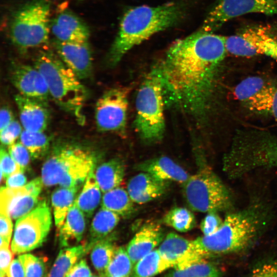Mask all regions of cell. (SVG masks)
Instances as JSON below:
<instances>
[{
	"label": "cell",
	"instance_id": "51",
	"mask_svg": "<svg viewBox=\"0 0 277 277\" xmlns=\"http://www.w3.org/2000/svg\"><path fill=\"white\" fill-rule=\"evenodd\" d=\"M100 276H101V277H105V276L104 275H101Z\"/></svg>",
	"mask_w": 277,
	"mask_h": 277
},
{
	"label": "cell",
	"instance_id": "10",
	"mask_svg": "<svg viewBox=\"0 0 277 277\" xmlns=\"http://www.w3.org/2000/svg\"><path fill=\"white\" fill-rule=\"evenodd\" d=\"M227 52L238 56L265 55L277 61V34L267 26H247L226 37Z\"/></svg>",
	"mask_w": 277,
	"mask_h": 277
},
{
	"label": "cell",
	"instance_id": "4",
	"mask_svg": "<svg viewBox=\"0 0 277 277\" xmlns=\"http://www.w3.org/2000/svg\"><path fill=\"white\" fill-rule=\"evenodd\" d=\"M34 67L44 77L55 102L83 124L85 118L83 111L87 92L75 73L50 51L39 53Z\"/></svg>",
	"mask_w": 277,
	"mask_h": 277
},
{
	"label": "cell",
	"instance_id": "47",
	"mask_svg": "<svg viewBox=\"0 0 277 277\" xmlns=\"http://www.w3.org/2000/svg\"><path fill=\"white\" fill-rule=\"evenodd\" d=\"M14 119L11 111L6 107H3L0 111V130L9 125Z\"/></svg>",
	"mask_w": 277,
	"mask_h": 277
},
{
	"label": "cell",
	"instance_id": "20",
	"mask_svg": "<svg viewBox=\"0 0 277 277\" xmlns=\"http://www.w3.org/2000/svg\"><path fill=\"white\" fill-rule=\"evenodd\" d=\"M135 169L166 182L174 181L184 184L190 176L182 167L167 156L146 160L137 164Z\"/></svg>",
	"mask_w": 277,
	"mask_h": 277
},
{
	"label": "cell",
	"instance_id": "39",
	"mask_svg": "<svg viewBox=\"0 0 277 277\" xmlns=\"http://www.w3.org/2000/svg\"><path fill=\"white\" fill-rule=\"evenodd\" d=\"M22 124L14 120L9 125L0 130V139L2 144L9 146L21 136L23 131Z\"/></svg>",
	"mask_w": 277,
	"mask_h": 277
},
{
	"label": "cell",
	"instance_id": "48",
	"mask_svg": "<svg viewBox=\"0 0 277 277\" xmlns=\"http://www.w3.org/2000/svg\"><path fill=\"white\" fill-rule=\"evenodd\" d=\"M269 113H270L271 115L277 121V87H276L275 89V90L273 94Z\"/></svg>",
	"mask_w": 277,
	"mask_h": 277
},
{
	"label": "cell",
	"instance_id": "36",
	"mask_svg": "<svg viewBox=\"0 0 277 277\" xmlns=\"http://www.w3.org/2000/svg\"><path fill=\"white\" fill-rule=\"evenodd\" d=\"M21 261L25 272L26 277H44L45 266L43 260L30 253L19 255Z\"/></svg>",
	"mask_w": 277,
	"mask_h": 277
},
{
	"label": "cell",
	"instance_id": "18",
	"mask_svg": "<svg viewBox=\"0 0 277 277\" xmlns=\"http://www.w3.org/2000/svg\"><path fill=\"white\" fill-rule=\"evenodd\" d=\"M164 239V230L159 224L151 222L144 225L135 233L126 247L133 265L155 249Z\"/></svg>",
	"mask_w": 277,
	"mask_h": 277
},
{
	"label": "cell",
	"instance_id": "16",
	"mask_svg": "<svg viewBox=\"0 0 277 277\" xmlns=\"http://www.w3.org/2000/svg\"><path fill=\"white\" fill-rule=\"evenodd\" d=\"M14 100L24 129L44 132L49 121V113L45 103L21 94L16 95Z\"/></svg>",
	"mask_w": 277,
	"mask_h": 277
},
{
	"label": "cell",
	"instance_id": "26",
	"mask_svg": "<svg viewBox=\"0 0 277 277\" xmlns=\"http://www.w3.org/2000/svg\"><path fill=\"white\" fill-rule=\"evenodd\" d=\"M38 70L34 66L18 64L12 66L10 78L19 94L35 99V86Z\"/></svg>",
	"mask_w": 277,
	"mask_h": 277
},
{
	"label": "cell",
	"instance_id": "15",
	"mask_svg": "<svg viewBox=\"0 0 277 277\" xmlns=\"http://www.w3.org/2000/svg\"><path fill=\"white\" fill-rule=\"evenodd\" d=\"M50 30L56 40L62 42H87L90 37L86 24L68 10L61 11L55 16L51 21Z\"/></svg>",
	"mask_w": 277,
	"mask_h": 277
},
{
	"label": "cell",
	"instance_id": "24",
	"mask_svg": "<svg viewBox=\"0 0 277 277\" xmlns=\"http://www.w3.org/2000/svg\"><path fill=\"white\" fill-rule=\"evenodd\" d=\"M121 216L101 207L94 216L89 231V240L87 243L91 248L98 241L108 236L118 224Z\"/></svg>",
	"mask_w": 277,
	"mask_h": 277
},
{
	"label": "cell",
	"instance_id": "12",
	"mask_svg": "<svg viewBox=\"0 0 277 277\" xmlns=\"http://www.w3.org/2000/svg\"><path fill=\"white\" fill-rule=\"evenodd\" d=\"M128 92L127 87L114 88L98 99L95 107V119L100 131L125 132Z\"/></svg>",
	"mask_w": 277,
	"mask_h": 277
},
{
	"label": "cell",
	"instance_id": "32",
	"mask_svg": "<svg viewBox=\"0 0 277 277\" xmlns=\"http://www.w3.org/2000/svg\"><path fill=\"white\" fill-rule=\"evenodd\" d=\"M115 236L108 235L97 242L91 249V260L93 266L100 275L105 273L117 247Z\"/></svg>",
	"mask_w": 277,
	"mask_h": 277
},
{
	"label": "cell",
	"instance_id": "25",
	"mask_svg": "<svg viewBox=\"0 0 277 277\" xmlns=\"http://www.w3.org/2000/svg\"><path fill=\"white\" fill-rule=\"evenodd\" d=\"M101 191L93 170L87 178L82 191L74 203L86 216L90 217L100 203Z\"/></svg>",
	"mask_w": 277,
	"mask_h": 277
},
{
	"label": "cell",
	"instance_id": "45",
	"mask_svg": "<svg viewBox=\"0 0 277 277\" xmlns=\"http://www.w3.org/2000/svg\"><path fill=\"white\" fill-rule=\"evenodd\" d=\"M27 179L23 171L16 172L7 178L6 185L9 188H18L25 186Z\"/></svg>",
	"mask_w": 277,
	"mask_h": 277
},
{
	"label": "cell",
	"instance_id": "23",
	"mask_svg": "<svg viewBox=\"0 0 277 277\" xmlns=\"http://www.w3.org/2000/svg\"><path fill=\"white\" fill-rule=\"evenodd\" d=\"M91 248L87 242L62 249L47 277H66L68 272Z\"/></svg>",
	"mask_w": 277,
	"mask_h": 277
},
{
	"label": "cell",
	"instance_id": "34",
	"mask_svg": "<svg viewBox=\"0 0 277 277\" xmlns=\"http://www.w3.org/2000/svg\"><path fill=\"white\" fill-rule=\"evenodd\" d=\"M20 142L26 147L31 156L39 159L47 152L49 146V139L42 131H31L23 130Z\"/></svg>",
	"mask_w": 277,
	"mask_h": 277
},
{
	"label": "cell",
	"instance_id": "35",
	"mask_svg": "<svg viewBox=\"0 0 277 277\" xmlns=\"http://www.w3.org/2000/svg\"><path fill=\"white\" fill-rule=\"evenodd\" d=\"M133 266L126 248L123 246L118 247L116 248L113 257L104 274L106 276L130 277L132 272Z\"/></svg>",
	"mask_w": 277,
	"mask_h": 277
},
{
	"label": "cell",
	"instance_id": "21",
	"mask_svg": "<svg viewBox=\"0 0 277 277\" xmlns=\"http://www.w3.org/2000/svg\"><path fill=\"white\" fill-rule=\"evenodd\" d=\"M85 216L74 203L59 229L58 236L61 246L69 247L72 243L81 241L86 228Z\"/></svg>",
	"mask_w": 277,
	"mask_h": 277
},
{
	"label": "cell",
	"instance_id": "13",
	"mask_svg": "<svg viewBox=\"0 0 277 277\" xmlns=\"http://www.w3.org/2000/svg\"><path fill=\"white\" fill-rule=\"evenodd\" d=\"M37 177L18 188L2 187L0 192V213L18 220L32 211L37 205L43 185Z\"/></svg>",
	"mask_w": 277,
	"mask_h": 277
},
{
	"label": "cell",
	"instance_id": "33",
	"mask_svg": "<svg viewBox=\"0 0 277 277\" xmlns=\"http://www.w3.org/2000/svg\"><path fill=\"white\" fill-rule=\"evenodd\" d=\"M165 224L180 232H186L192 229L196 225L194 214L186 208L175 207L164 216Z\"/></svg>",
	"mask_w": 277,
	"mask_h": 277
},
{
	"label": "cell",
	"instance_id": "3",
	"mask_svg": "<svg viewBox=\"0 0 277 277\" xmlns=\"http://www.w3.org/2000/svg\"><path fill=\"white\" fill-rule=\"evenodd\" d=\"M267 220L266 210L259 205L230 212L215 232L193 240L194 248L205 259L245 250L264 229Z\"/></svg>",
	"mask_w": 277,
	"mask_h": 277
},
{
	"label": "cell",
	"instance_id": "5",
	"mask_svg": "<svg viewBox=\"0 0 277 277\" xmlns=\"http://www.w3.org/2000/svg\"><path fill=\"white\" fill-rule=\"evenodd\" d=\"M165 105L162 77L157 65L144 78L136 96L135 125L144 141L154 143L162 138L165 128Z\"/></svg>",
	"mask_w": 277,
	"mask_h": 277
},
{
	"label": "cell",
	"instance_id": "41",
	"mask_svg": "<svg viewBox=\"0 0 277 277\" xmlns=\"http://www.w3.org/2000/svg\"><path fill=\"white\" fill-rule=\"evenodd\" d=\"M249 277H277V261H269L255 267Z\"/></svg>",
	"mask_w": 277,
	"mask_h": 277
},
{
	"label": "cell",
	"instance_id": "2",
	"mask_svg": "<svg viewBox=\"0 0 277 277\" xmlns=\"http://www.w3.org/2000/svg\"><path fill=\"white\" fill-rule=\"evenodd\" d=\"M186 12V5L182 2L156 7L140 6L128 10L121 19L108 55V63L111 66L116 65L134 46L154 34L179 24Z\"/></svg>",
	"mask_w": 277,
	"mask_h": 277
},
{
	"label": "cell",
	"instance_id": "29",
	"mask_svg": "<svg viewBox=\"0 0 277 277\" xmlns=\"http://www.w3.org/2000/svg\"><path fill=\"white\" fill-rule=\"evenodd\" d=\"M217 267L207 259H202L172 268L164 277H220Z\"/></svg>",
	"mask_w": 277,
	"mask_h": 277
},
{
	"label": "cell",
	"instance_id": "28",
	"mask_svg": "<svg viewBox=\"0 0 277 277\" xmlns=\"http://www.w3.org/2000/svg\"><path fill=\"white\" fill-rule=\"evenodd\" d=\"M173 267L171 263L162 257L158 249H154L134 265L131 277H154Z\"/></svg>",
	"mask_w": 277,
	"mask_h": 277
},
{
	"label": "cell",
	"instance_id": "27",
	"mask_svg": "<svg viewBox=\"0 0 277 277\" xmlns=\"http://www.w3.org/2000/svg\"><path fill=\"white\" fill-rule=\"evenodd\" d=\"M133 203L128 191L118 187L104 192L101 207L110 210L121 217H127L134 211Z\"/></svg>",
	"mask_w": 277,
	"mask_h": 277
},
{
	"label": "cell",
	"instance_id": "38",
	"mask_svg": "<svg viewBox=\"0 0 277 277\" xmlns=\"http://www.w3.org/2000/svg\"><path fill=\"white\" fill-rule=\"evenodd\" d=\"M1 180L7 179L11 174L22 171L20 166L13 160L10 155L3 147L0 151Z\"/></svg>",
	"mask_w": 277,
	"mask_h": 277
},
{
	"label": "cell",
	"instance_id": "6",
	"mask_svg": "<svg viewBox=\"0 0 277 277\" xmlns=\"http://www.w3.org/2000/svg\"><path fill=\"white\" fill-rule=\"evenodd\" d=\"M95 156L89 151L75 146L58 149L44 163L42 180L49 187L80 188L93 170Z\"/></svg>",
	"mask_w": 277,
	"mask_h": 277
},
{
	"label": "cell",
	"instance_id": "37",
	"mask_svg": "<svg viewBox=\"0 0 277 277\" xmlns=\"http://www.w3.org/2000/svg\"><path fill=\"white\" fill-rule=\"evenodd\" d=\"M8 152L24 171L29 163L31 156L26 147L21 142H14L9 146Z\"/></svg>",
	"mask_w": 277,
	"mask_h": 277
},
{
	"label": "cell",
	"instance_id": "7",
	"mask_svg": "<svg viewBox=\"0 0 277 277\" xmlns=\"http://www.w3.org/2000/svg\"><path fill=\"white\" fill-rule=\"evenodd\" d=\"M51 5L47 0H34L22 6L10 24L11 41L22 50L46 44L51 32Z\"/></svg>",
	"mask_w": 277,
	"mask_h": 277
},
{
	"label": "cell",
	"instance_id": "9",
	"mask_svg": "<svg viewBox=\"0 0 277 277\" xmlns=\"http://www.w3.org/2000/svg\"><path fill=\"white\" fill-rule=\"evenodd\" d=\"M51 224L50 209L46 201H41L29 213L17 220L11 244L12 252L22 254L41 246Z\"/></svg>",
	"mask_w": 277,
	"mask_h": 277
},
{
	"label": "cell",
	"instance_id": "17",
	"mask_svg": "<svg viewBox=\"0 0 277 277\" xmlns=\"http://www.w3.org/2000/svg\"><path fill=\"white\" fill-rule=\"evenodd\" d=\"M158 250L162 257L174 267L179 266L203 259L195 250L192 241L174 233H168Z\"/></svg>",
	"mask_w": 277,
	"mask_h": 277
},
{
	"label": "cell",
	"instance_id": "50",
	"mask_svg": "<svg viewBox=\"0 0 277 277\" xmlns=\"http://www.w3.org/2000/svg\"><path fill=\"white\" fill-rule=\"evenodd\" d=\"M105 277H125V276H106Z\"/></svg>",
	"mask_w": 277,
	"mask_h": 277
},
{
	"label": "cell",
	"instance_id": "14",
	"mask_svg": "<svg viewBox=\"0 0 277 277\" xmlns=\"http://www.w3.org/2000/svg\"><path fill=\"white\" fill-rule=\"evenodd\" d=\"M58 57L81 80L88 77L92 70V57L88 42L66 43L56 40Z\"/></svg>",
	"mask_w": 277,
	"mask_h": 277
},
{
	"label": "cell",
	"instance_id": "1",
	"mask_svg": "<svg viewBox=\"0 0 277 277\" xmlns=\"http://www.w3.org/2000/svg\"><path fill=\"white\" fill-rule=\"evenodd\" d=\"M227 53L226 37L213 32L199 30L173 43L157 65L165 104L204 114Z\"/></svg>",
	"mask_w": 277,
	"mask_h": 277
},
{
	"label": "cell",
	"instance_id": "31",
	"mask_svg": "<svg viewBox=\"0 0 277 277\" xmlns=\"http://www.w3.org/2000/svg\"><path fill=\"white\" fill-rule=\"evenodd\" d=\"M78 190L77 188L61 187L52 193L51 203L55 225L57 229L64 224L69 210L74 204Z\"/></svg>",
	"mask_w": 277,
	"mask_h": 277
},
{
	"label": "cell",
	"instance_id": "8",
	"mask_svg": "<svg viewBox=\"0 0 277 277\" xmlns=\"http://www.w3.org/2000/svg\"><path fill=\"white\" fill-rule=\"evenodd\" d=\"M183 193L190 208L201 212H218L230 208L232 199L219 176L207 167L190 176L183 184Z\"/></svg>",
	"mask_w": 277,
	"mask_h": 277
},
{
	"label": "cell",
	"instance_id": "43",
	"mask_svg": "<svg viewBox=\"0 0 277 277\" xmlns=\"http://www.w3.org/2000/svg\"><path fill=\"white\" fill-rule=\"evenodd\" d=\"M9 246L0 247V277H7V272L12 261V251Z\"/></svg>",
	"mask_w": 277,
	"mask_h": 277
},
{
	"label": "cell",
	"instance_id": "46",
	"mask_svg": "<svg viewBox=\"0 0 277 277\" xmlns=\"http://www.w3.org/2000/svg\"><path fill=\"white\" fill-rule=\"evenodd\" d=\"M7 277H26L23 266L17 258L12 260L7 272Z\"/></svg>",
	"mask_w": 277,
	"mask_h": 277
},
{
	"label": "cell",
	"instance_id": "42",
	"mask_svg": "<svg viewBox=\"0 0 277 277\" xmlns=\"http://www.w3.org/2000/svg\"><path fill=\"white\" fill-rule=\"evenodd\" d=\"M11 219L9 215L0 213V237L8 243H10L13 230Z\"/></svg>",
	"mask_w": 277,
	"mask_h": 277
},
{
	"label": "cell",
	"instance_id": "44",
	"mask_svg": "<svg viewBox=\"0 0 277 277\" xmlns=\"http://www.w3.org/2000/svg\"><path fill=\"white\" fill-rule=\"evenodd\" d=\"M92 275L86 261L82 259L74 265L66 277H91Z\"/></svg>",
	"mask_w": 277,
	"mask_h": 277
},
{
	"label": "cell",
	"instance_id": "11",
	"mask_svg": "<svg viewBox=\"0 0 277 277\" xmlns=\"http://www.w3.org/2000/svg\"><path fill=\"white\" fill-rule=\"evenodd\" d=\"M252 13L277 14V0H217L199 30L213 33L232 18Z\"/></svg>",
	"mask_w": 277,
	"mask_h": 277
},
{
	"label": "cell",
	"instance_id": "49",
	"mask_svg": "<svg viewBox=\"0 0 277 277\" xmlns=\"http://www.w3.org/2000/svg\"><path fill=\"white\" fill-rule=\"evenodd\" d=\"M91 277H101V276L100 275H95V274H92Z\"/></svg>",
	"mask_w": 277,
	"mask_h": 277
},
{
	"label": "cell",
	"instance_id": "40",
	"mask_svg": "<svg viewBox=\"0 0 277 277\" xmlns=\"http://www.w3.org/2000/svg\"><path fill=\"white\" fill-rule=\"evenodd\" d=\"M223 222L217 212H208L201 222V230L204 235L211 234L220 228Z\"/></svg>",
	"mask_w": 277,
	"mask_h": 277
},
{
	"label": "cell",
	"instance_id": "19",
	"mask_svg": "<svg viewBox=\"0 0 277 277\" xmlns=\"http://www.w3.org/2000/svg\"><path fill=\"white\" fill-rule=\"evenodd\" d=\"M166 182L142 172L129 180L127 191L134 203L142 204L162 196L166 190Z\"/></svg>",
	"mask_w": 277,
	"mask_h": 277
},
{
	"label": "cell",
	"instance_id": "22",
	"mask_svg": "<svg viewBox=\"0 0 277 277\" xmlns=\"http://www.w3.org/2000/svg\"><path fill=\"white\" fill-rule=\"evenodd\" d=\"M125 174V165L119 159L102 164L94 172L96 180L104 193L119 187Z\"/></svg>",
	"mask_w": 277,
	"mask_h": 277
},
{
	"label": "cell",
	"instance_id": "30",
	"mask_svg": "<svg viewBox=\"0 0 277 277\" xmlns=\"http://www.w3.org/2000/svg\"><path fill=\"white\" fill-rule=\"evenodd\" d=\"M270 85L260 76H249L236 86L233 94L249 107Z\"/></svg>",
	"mask_w": 277,
	"mask_h": 277
}]
</instances>
